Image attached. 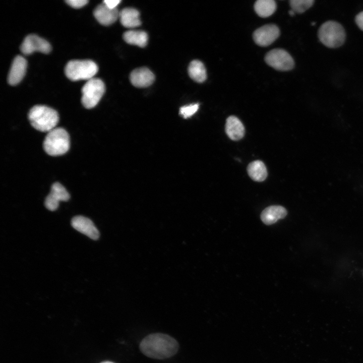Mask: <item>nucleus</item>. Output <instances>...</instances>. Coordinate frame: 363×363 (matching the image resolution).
I'll return each instance as SVG.
<instances>
[{"label":"nucleus","mask_w":363,"mask_h":363,"mask_svg":"<svg viewBox=\"0 0 363 363\" xmlns=\"http://www.w3.org/2000/svg\"><path fill=\"white\" fill-rule=\"evenodd\" d=\"M140 349L147 357L162 359L174 355L177 352L178 344L175 339L167 334L153 333L141 341Z\"/></svg>","instance_id":"f257e3e1"},{"label":"nucleus","mask_w":363,"mask_h":363,"mask_svg":"<svg viewBox=\"0 0 363 363\" xmlns=\"http://www.w3.org/2000/svg\"><path fill=\"white\" fill-rule=\"evenodd\" d=\"M28 119L34 129L48 133L56 128L59 116L54 109L47 106L37 105L29 110Z\"/></svg>","instance_id":"f03ea898"},{"label":"nucleus","mask_w":363,"mask_h":363,"mask_svg":"<svg viewBox=\"0 0 363 363\" xmlns=\"http://www.w3.org/2000/svg\"><path fill=\"white\" fill-rule=\"evenodd\" d=\"M70 145L68 132L62 128H55L47 133L43 146L47 154L55 156L65 154L69 150Z\"/></svg>","instance_id":"7ed1b4c3"},{"label":"nucleus","mask_w":363,"mask_h":363,"mask_svg":"<svg viewBox=\"0 0 363 363\" xmlns=\"http://www.w3.org/2000/svg\"><path fill=\"white\" fill-rule=\"evenodd\" d=\"M345 36L343 27L335 21L325 22L318 30V37L320 41L330 48H337L341 46L345 41Z\"/></svg>","instance_id":"20e7f679"},{"label":"nucleus","mask_w":363,"mask_h":363,"mask_svg":"<svg viewBox=\"0 0 363 363\" xmlns=\"http://www.w3.org/2000/svg\"><path fill=\"white\" fill-rule=\"evenodd\" d=\"M98 70L97 65L91 60H71L66 66L65 72L67 78L75 81L93 78Z\"/></svg>","instance_id":"39448f33"},{"label":"nucleus","mask_w":363,"mask_h":363,"mask_svg":"<svg viewBox=\"0 0 363 363\" xmlns=\"http://www.w3.org/2000/svg\"><path fill=\"white\" fill-rule=\"evenodd\" d=\"M105 85L98 78H93L88 80L82 89L81 102L87 109L95 107L105 92Z\"/></svg>","instance_id":"423d86ee"},{"label":"nucleus","mask_w":363,"mask_h":363,"mask_svg":"<svg viewBox=\"0 0 363 363\" xmlns=\"http://www.w3.org/2000/svg\"><path fill=\"white\" fill-rule=\"evenodd\" d=\"M265 60L270 67L281 71L291 70L294 64L291 56L282 49H274L269 51L265 55Z\"/></svg>","instance_id":"0eeeda50"},{"label":"nucleus","mask_w":363,"mask_h":363,"mask_svg":"<svg viewBox=\"0 0 363 363\" xmlns=\"http://www.w3.org/2000/svg\"><path fill=\"white\" fill-rule=\"evenodd\" d=\"M21 51L25 54H30L37 51L44 53H48L51 49L49 42L46 40L35 34L27 36L22 42Z\"/></svg>","instance_id":"6e6552de"},{"label":"nucleus","mask_w":363,"mask_h":363,"mask_svg":"<svg viewBox=\"0 0 363 363\" xmlns=\"http://www.w3.org/2000/svg\"><path fill=\"white\" fill-rule=\"evenodd\" d=\"M278 27L274 24H268L256 30L253 33L255 43L261 46H267L272 44L279 36Z\"/></svg>","instance_id":"1a4fd4ad"},{"label":"nucleus","mask_w":363,"mask_h":363,"mask_svg":"<svg viewBox=\"0 0 363 363\" xmlns=\"http://www.w3.org/2000/svg\"><path fill=\"white\" fill-rule=\"evenodd\" d=\"M69 198L70 195L65 187L59 183H55L45 198L44 204L49 210L54 211L58 208L59 202L67 201Z\"/></svg>","instance_id":"9d476101"},{"label":"nucleus","mask_w":363,"mask_h":363,"mask_svg":"<svg viewBox=\"0 0 363 363\" xmlns=\"http://www.w3.org/2000/svg\"><path fill=\"white\" fill-rule=\"evenodd\" d=\"M72 227L89 238L97 240L99 237V232L93 222L83 216H76L71 221Z\"/></svg>","instance_id":"9b49d317"},{"label":"nucleus","mask_w":363,"mask_h":363,"mask_svg":"<svg viewBox=\"0 0 363 363\" xmlns=\"http://www.w3.org/2000/svg\"><path fill=\"white\" fill-rule=\"evenodd\" d=\"M27 66V63L25 58L21 55L15 57L8 75L9 84L16 85L21 81L25 75Z\"/></svg>","instance_id":"f8f14e48"},{"label":"nucleus","mask_w":363,"mask_h":363,"mask_svg":"<svg viewBox=\"0 0 363 363\" xmlns=\"http://www.w3.org/2000/svg\"><path fill=\"white\" fill-rule=\"evenodd\" d=\"M130 79L134 86L143 88L151 85L155 80V76L149 69L142 67L133 70L130 74Z\"/></svg>","instance_id":"ddd939ff"},{"label":"nucleus","mask_w":363,"mask_h":363,"mask_svg":"<svg viewBox=\"0 0 363 363\" xmlns=\"http://www.w3.org/2000/svg\"><path fill=\"white\" fill-rule=\"evenodd\" d=\"M93 14L100 24L108 26L116 21L119 17V12L116 8L110 9L102 3L95 9Z\"/></svg>","instance_id":"4468645a"},{"label":"nucleus","mask_w":363,"mask_h":363,"mask_svg":"<svg viewBox=\"0 0 363 363\" xmlns=\"http://www.w3.org/2000/svg\"><path fill=\"white\" fill-rule=\"evenodd\" d=\"M286 209L279 205L270 206L261 213V219L266 225H271L278 220L284 218L287 215Z\"/></svg>","instance_id":"2eb2a0df"},{"label":"nucleus","mask_w":363,"mask_h":363,"mask_svg":"<svg viewBox=\"0 0 363 363\" xmlns=\"http://www.w3.org/2000/svg\"><path fill=\"white\" fill-rule=\"evenodd\" d=\"M225 132L231 140L237 141L243 138L245 130L241 121L237 117L231 115L226 119Z\"/></svg>","instance_id":"dca6fc26"},{"label":"nucleus","mask_w":363,"mask_h":363,"mask_svg":"<svg viewBox=\"0 0 363 363\" xmlns=\"http://www.w3.org/2000/svg\"><path fill=\"white\" fill-rule=\"evenodd\" d=\"M120 21L125 27L133 28L139 26L141 24L139 12L135 9L126 8L119 14Z\"/></svg>","instance_id":"f3484780"},{"label":"nucleus","mask_w":363,"mask_h":363,"mask_svg":"<svg viewBox=\"0 0 363 363\" xmlns=\"http://www.w3.org/2000/svg\"><path fill=\"white\" fill-rule=\"evenodd\" d=\"M123 37L127 43L141 47H144L147 45L148 39L146 32L134 30L125 32Z\"/></svg>","instance_id":"a211bd4d"},{"label":"nucleus","mask_w":363,"mask_h":363,"mask_svg":"<svg viewBox=\"0 0 363 363\" xmlns=\"http://www.w3.org/2000/svg\"><path fill=\"white\" fill-rule=\"evenodd\" d=\"M247 171L250 177L256 182L264 181L267 176V168L260 160H255L248 166Z\"/></svg>","instance_id":"6ab92c4d"},{"label":"nucleus","mask_w":363,"mask_h":363,"mask_svg":"<svg viewBox=\"0 0 363 363\" xmlns=\"http://www.w3.org/2000/svg\"><path fill=\"white\" fill-rule=\"evenodd\" d=\"M190 77L198 83L204 82L207 78L206 70L204 64L199 60L191 62L188 68Z\"/></svg>","instance_id":"aec40b11"},{"label":"nucleus","mask_w":363,"mask_h":363,"mask_svg":"<svg viewBox=\"0 0 363 363\" xmlns=\"http://www.w3.org/2000/svg\"><path fill=\"white\" fill-rule=\"evenodd\" d=\"M276 9V4L273 0H258L254 5L255 12L262 18L270 16L275 12Z\"/></svg>","instance_id":"412c9836"},{"label":"nucleus","mask_w":363,"mask_h":363,"mask_svg":"<svg viewBox=\"0 0 363 363\" xmlns=\"http://www.w3.org/2000/svg\"><path fill=\"white\" fill-rule=\"evenodd\" d=\"M291 10L295 13H302L311 7L314 0H291L289 1Z\"/></svg>","instance_id":"4be33fe9"},{"label":"nucleus","mask_w":363,"mask_h":363,"mask_svg":"<svg viewBox=\"0 0 363 363\" xmlns=\"http://www.w3.org/2000/svg\"><path fill=\"white\" fill-rule=\"evenodd\" d=\"M198 103L192 104L180 107L179 113L184 117L188 118L192 116L198 110Z\"/></svg>","instance_id":"5701e85b"},{"label":"nucleus","mask_w":363,"mask_h":363,"mask_svg":"<svg viewBox=\"0 0 363 363\" xmlns=\"http://www.w3.org/2000/svg\"><path fill=\"white\" fill-rule=\"evenodd\" d=\"M66 2L71 7L78 9L80 8L85 5H86L88 3V1L87 0H67L66 1Z\"/></svg>","instance_id":"b1692460"},{"label":"nucleus","mask_w":363,"mask_h":363,"mask_svg":"<svg viewBox=\"0 0 363 363\" xmlns=\"http://www.w3.org/2000/svg\"><path fill=\"white\" fill-rule=\"evenodd\" d=\"M120 2L119 0H105L103 1V3L107 7L112 9H116Z\"/></svg>","instance_id":"393cba45"},{"label":"nucleus","mask_w":363,"mask_h":363,"mask_svg":"<svg viewBox=\"0 0 363 363\" xmlns=\"http://www.w3.org/2000/svg\"><path fill=\"white\" fill-rule=\"evenodd\" d=\"M355 22L358 27L363 31V12L359 13L355 17Z\"/></svg>","instance_id":"a878e982"},{"label":"nucleus","mask_w":363,"mask_h":363,"mask_svg":"<svg viewBox=\"0 0 363 363\" xmlns=\"http://www.w3.org/2000/svg\"><path fill=\"white\" fill-rule=\"evenodd\" d=\"M289 14L290 16H293L294 15L295 12L293 10H291L289 11Z\"/></svg>","instance_id":"bb28decb"},{"label":"nucleus","mask_w":363,"mask_h":363,"mask_svg":"<svg viewBox=\"0 0 363 363\" xmlns=\"http://www.w3.org/2000/svg\"><path fill=\"white\" fill-rule=\"evenodd\" d=\"M100 363H114V362H111V361H105L101 362H100Z\"/></svg>","instance_id":"cd10ccee"}]
</instances>
